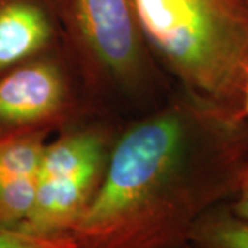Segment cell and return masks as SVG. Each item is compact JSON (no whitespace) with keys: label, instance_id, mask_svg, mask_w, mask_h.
I'll return each mask as SVG.
<instances>
[{"label":"cell","instance_id":"obj_1","mask_svg":"<svg viewBox=\"0 0 248 248\" xmlns=\"http://www.w3.org/2000/svg\"><path fill=\"white\" fill-rule=\"evenodd\" d=\"M247 117L190 97L117 142L104 179L71 231L80 248H175L236 193Z\"/></svg>","mask_w":248,"mask_h":248},{"label":"cell","instance_id":"obj_2","mask_svg":"<svg viewBox=\"0 0 248 248\" xmlns=\"http://www.w3.org/2000/svg\"><path fill=\"white\" fill-rule=\"evenodd\" d=\"M142 37L190 97L241 115L248 0H134Z\"/></svg>","mask_w":248,"mask_h":248},{"label":"cell","instance_id":"obj_3","mask_svg":"<svg viewBox=\"0 0 248 248\" xmlns=\"http://www.w3.org/2000/svg\"><path fill=\"white\" fill-rule=\"evenodd\" d=\"M75 16L98 60L120 78L140 66L142 37L134 0H75Z\"/></svg>","mask_w":248,"mask_h":248},{"label":"cell","instance_id":"obj_4","mask_svg":"<svg viewBox=\"0 0 248 248\" xmlns=\"http://www.w3.org/2000/svg\"><path fill=\"white\" fill-rule=\"evenodd\" d=\"M63 99L60 72L50 63H32L0 79V124L42 122L55 113Z\"/></svg>","mask_w":248,"mask_h":248},{"label":"cell","instance_id":"obj_5","mask_svg":"<svg viewBox=\"0 0 248 248\" xmlns=\"http://www.w3.org/2000/svg\"><path fill=\"white\" fill-rule=\"evenodd\" d=\"M51 36V22L35 0L0 4V71L36 53Z\"/></svg>","mask_w":248,"mask_h":248},{"label":"cell","instance_id":"obj_6","mask_svg":"<svg viewBox=\"0 0 248 248\" xmlns=\"http://www.w3.org/2000/svg\"><path fill=\"white\" fill-rule=\"evenodd\" d=\"M102 166V140L94 133L71 134L45 146L37 178L101 179Z\"/></svg>","mask_w":248,"mask_h":248},{"label":"cell","instance_id":"obj_7","mask_svg":"<svg viewBox=\"0 0 248 248\" xmlns=\"http://www.w3.org/2000/svg\"><path fill=\"white\" fill-rule=\"evenodd\" d=\"M187 243L193 248H248V221L231 205L215 204L195 222Z\"/></svg>","mask_w":248,"mask_h":248},{"label":"cell","instance_id":"obj_8","mask_svg":"<svg viewBox=\"0 0 248 248\" xmlns=\"http://www.w3.org/2000/svg\"><path fill=\"white\" fill-rule=\"evenodd\" d=\"M45 146L35 135L0 140V193L37 178Z\"/></svg>","mask_w":248,"mask_h":248},{"label":"cell","instance_id":"obj_9","mask_svg":"<svg viewBox=\"0 0 248 248\" xmlns=\"http://www.w3.org/2000/svg\"><path fill=\"white\" fill-rule=\"evenodd\" d=\"M71 234L45 236L24 231L18 226H0V248H78Z\"/></svg>","mask_w":248,"mask_h":248},{"label":"cell","instance_id":"obj_10","mask_svg":"<svg viewBox=\"0 0 248 248\" xmlns=\"http://www.w3.org/2000/svg\"><path fill=\"white\" fill-rule=\"evenodd\" d=\"M236 199L231 204V208L240 218L248 221V156L243 161L237 175V186H236Z\"/></svg>","mask_w":248,"mask_h":248},{"label":"cell","instance_id":"obj_11","mask_svg":"<svg viewBox=\"0 0 248 248\" xmlns=\"http://www.w3.org/2000/svg\"><path fill=\"white\" fill-rule=\"evenodd\" d=\"M241 113L244 117H248V71L246 73V81H244V91H243V108Z\"/></svg>","mask_w":248,"mask_h":248},{"label":"cell","instance_id":"obj_12","mask_svg":"<svg viewBox=\"0 0 248 248\" xmlns=\"http://www.w3.org/2000/svg\"><path fill=\"white\" fill-rule=\"evenodd\" d=\"M175 248H193L189 243H185V244H182V246H179V247H175Z\"/></svg>","mask_w":248,"mask_h":248},{"label":"cell","instance_id":"obj_13","mask_svg":"<svg viewBox=\"0 0 248 248\" xmlns=\"http://www.w3.org/2000/svg\"><path fill=\"white\" fill-rule=\"evenodd\" d=\"M78 248H80V247H78Z\"/></svg>","mask_w":248,"mask_h":248}]
</instances>
